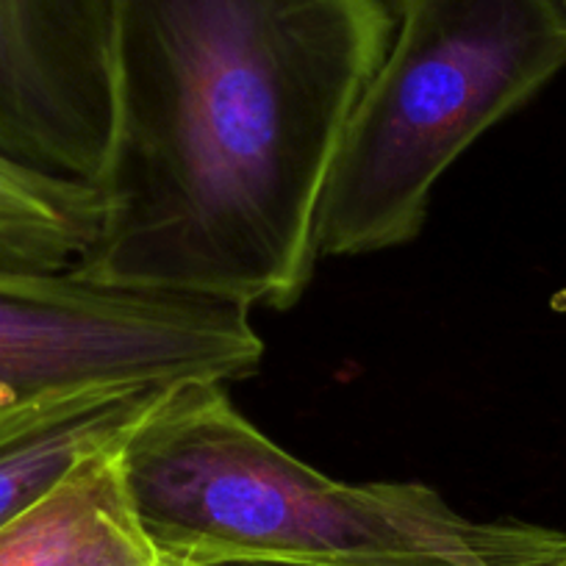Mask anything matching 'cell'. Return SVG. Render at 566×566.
Returning a JSON list of instances; mask_svg holds the SVG:
<instances>
[{
	"label": "cell",
	"mask_w": 566,
	"mask_h": 566,
	"mask_svg": "<svg viewBox=\"0 0 566 566\" xmlns=\"http://www.w3.org/2000/svg\"><path fill=\"white\" fill-rule=\"evenodd\" d=\"M547 566H566V544H564V547H560V553L555 555V558L549 560Z\"/></svg>",
	"instance_id": "obj_10"
},
{
	"label": "cell",
	"mask_w": 566,
	"mask_h": 566,
	"mask_svg": "<svg viewBox=\"0 0 566 566\" xmlns=\"http://www.w3.org/2000/svg\"><path fill=\"white\" fill-rule=\"evenodd\" d=\"M101 198L86 181L56 178L0 156V259L67 270L95 242Z\"/></svg>",
	"instance_id": "obj_8"
},
{
	"label": "cell",
	"mask_w": 566,
	"mask_h": 566,
	"mask_svg": "<svg viewBox=\"0 0 566 566\" xmlns=\"http://www.w3.org/2000/svg\"><path fill=\"white\" fill-rule=\"evenodd\" d=\"M114 459L142 533L170 564L547 566L566 544L555 527L472 520L422 483L334 481L264 437L217 380L172 386Z\"/></svg>",
	"instance_id": "obj_2"
},
{
	"label": "cell",
	"mask_w": 566,
	"mask_h": 566,
	"mask_svg": "<svg viewBox=\"0 0 566 566\" xmlns=\"http://www.w3.org/2000/svg\"><path fill=\"white\" fill-rule=\"evenodd\" d=\"M176 566H319V564H303V560H283V558H206V560H189V564Z\"/></svg>",
	"instance_id": "obj_9"
},
{
	"label": "cell",
	"mask_w": 566,
	"mask_h": 566,
	"mask_svg": "<svg viewBox=\"0 0 566 566\" xmlns=\"http://www.w3.org/2000/svg\"><path fill=\"white\" fill-rule=\"evenodd\" d=\"M101 226L73 264L123 290L292 308L386 0H108Z\"/></svg>",
	"instance_id": "obj_1"
},
{
	"label": "cell",
	"mask_w": 566,
	"mask_h": 566,
	"mask_svg": "<svg viewBox=\"0 0 566 566\" xmlns=\"http://www.w3.org/2000/svg\"><path fill=\"white\" fill-rule=\"evenodd\" d=\"M261 361L248 308L0 259V419L112 386H228Z\"/></svg>",
	"instance_id": "obj_4"
},
{
	"label": "cell",
	"mask_w": 566,
	"mask_h": 566,
	"mask_svg": "<svg viewBox=\"0 0 566 566\" xmlns=\"http://www.w3.org/2000/svg\"><path fill=\"white\" fill-rule=\"evenodd\" d=\"M150 566H176V564H170V560H165V558H161V555H159V558H156Z\"/></svg>",
	"instance_id": "obj_11"
},
{
	"label": "cell",
	"mask_w": 566,
	"mask_h": 566,
	"mask_svg": "<svg viewBox=\"0 0 566 566\" xmlns=\"http://www.w3.org/2000/svg\"><path fill=\"white\" fill-rule=\"evenodd\" d=\"M117 453L86 461L56 492L0 531V566H150Z\"/></svg>",
	"instance_id": "obj_7"
},
{
	"label": "cell",
	"mask_w": 566,
	"mask_h": 566,
	"mask_svg": "<svg viewBox=\"0 0 566 566\" xmlns=\"http://www.w3.org/2000/svg\"><path fill=\"white\" fill-rule=\"evenodd\" d=\"M172 386L92 389L0 419V531L86 461L117 453Z\"/></svg>",
	"instance_id": "obj_6"
},
{
	"label": "cell",
	"mask_w": 566,
	"mask_h": 566,
	"mask_svg": "<svg viewBox=\"0 0 566 566\" xmlns=\"http://www.w3.org/2000/svg\"><path fill=\"white\" fill-rule=\"evenodd\" d=\"M108 123V0H0V156L95 187Z\"/></svg>",
	"instance_id": "obj_5"
},
{
	"label": "cell",
	"mask_w": 566,
	"mask_h": 566,
	"mask_svg": "<svg viewBox=\"0 0 566 566\" xmlns=\"http://www.w3.org/2000/svg\"><path fill=\"white\" fill-rule=\"evenodd\" d=\"M564 67L566 0H395L389 51L331 165L319 255L417 239L450 165Z\"/></svg>",
	"instance_id": "obj_3"
}]
</instances>
